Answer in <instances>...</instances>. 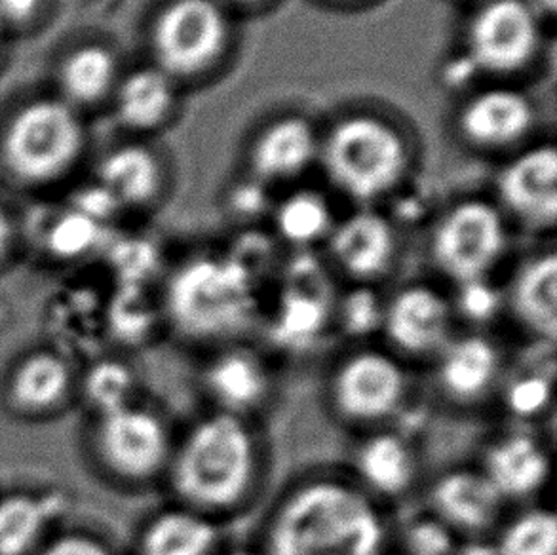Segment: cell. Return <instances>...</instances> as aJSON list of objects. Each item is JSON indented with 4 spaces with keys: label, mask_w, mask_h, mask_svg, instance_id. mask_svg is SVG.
I'll use <instances>...</instances> for the list:
<instances>
[{
    "label": "cell",
    "mask_w": 557,
    "mask_h": 555,
    "mask_svg": "<svg viewBox=\"0 0 557 555\" xmlns=\"http://www.w3.org/2000/svg\"><path fill=\"white\" fill-rule=\"evenodd\" d=\"M394 533L392 508L345 466H312L272 498L256 546L263 555H388Z\"/></svg>",
    "instance_id": "cell-1"
},
{
    "label": "cell",
    "mask_w": 557,
    "mask_h": 555,
    "mask_svg": "<svg viewBox=\"0 0 557 555\" xmlns=\"http://www.w3.org/2000/svg\"><path fill=\"white\" fill-rule=\"evenodd\" d=\"M271 470L261 419L203 407L175 432L164 483L174 503L226 527L261 501Z\"/></svg>",
    "instance_id": "cell-2"
},
{
    "label": "cell",
    "mask_w": 557,
    "mask_h": 555,
    "mask_svg": "<svg viewBox=\"0 0 557 555\" xmlns=\"http://www.w3.org/2000/svg\"><path fill=\"white\" fill-rule=\"evenodd\" d=\"M261 285L231 251L185 257L162 284L159 303L164 328L200 353L259 338L267 307Z\"/></svg>",
    "instance_id": "cell-3"
},
{
    "label": "cell",
    "mask_w": 557,
    "mask_h": 555,
    "mask_svg": "<svg viewBox=\"0 0 557 555\" xmlns=\"http://www.w3.org/2000/svg\"><path fill=\"white\" fill-rule=\"evenodd\" d=\"M414 392V369L379 341L341 346L322 375L325 411L355 435L398 427L413 407Z\"/></svg>",
    "instance_id": "cell-4"
},
{
    "label": "cell",
    "mask_w": 557,
    "mask_h": 555,
    "mask_svg": "<svg viewBox=\"0 0 557 555\" xmlns=\"http://www.w3.org/2000/svg\"><path fill=\"white\" fill-rule=\"evenodd\" d=\"M318 162L341 195L371 206L404 180L409 147L398 126L383 116L347 114L320 136Z\"/></svg>",
    "instance_id": "cell-5"
},
{
    "label": "cell",
    "mask_w": 557,
    "mask_h": 555,
    "mask_svg": "<svg viewBox=\"0 0 557 555\" xmlns=\"http://www.w3.org/2000/svg\"><path fill=\"white\" fill-rule=\"evenodd\" d=\"M325 259L314 251H295L282 264V282L276 295L267 299L259 338L280 361L301 354L333 333V305L337 284Z\"/></svg>",
    "instance_id": "cell-6"
},
{
    "label": "cell",
    "mask_w": 557,
    "mask_h": 555,
    "mask_svg": "<svg viewBox=\"0 0 557 555\" xmlns=\"http://www.w3.org/2000/svg\"><path fill=\"white\" fill-rule=\"evenodd\" d=\"M508 248V219L497 203L467 198L447 208L432 226L430 267L447 287L497 280Z\"/></svg>",
    "instance_id": "cell-7"
},
{
    "label": "cell",
    "mask_w": 557,
    "mask_h": 555,
    "mask_svg": "<svg viewBox=\"0 0 557 555\" xmlns=\"http://www.w3.org/2000/svg\"><path fill=\"white\" fill-rule=\"evenodd\" d=\"M451 287L436 278H413L384 293L379 343L409 368H429L459 333Z\"/></svg>",
    "instance_id": "cell-8"
},
{
    "label": "cell",
    "mask_w": 557,
    "mask_h": 555,
    "mask_svg": "<svg viewBox=\"0 0 557 555\" xmlns=\"http://www.w3.org/2000/svg\"><path fill=\"white\" fill-rule=\"evenodd\" d=\"M512 358L503 338L490 330H459L430 363V388L440 406L475 414L497 404Z\"/></svg>",
    "instance_id": "cell-9"
},
{
    "label": "cell",
    "mask_w": 557,
    "mask_h": 555,
    "mask_svg": "<svg viewBox=\"0 0 557 555\" xmlns=\"http://www.w3.org/2000/svg\"><path fill=\"white\" fill-rule=\"evenodd\" d=\"M231 40L228 8L219 0H170L152 23L157 67L175 83L213 67Z\"/></svg>",
    "instance_id": "cell-10"
},
{
    "label": "cell",
    "mask_w": 557,
    "mask_h": 555,
    "mask_svg": "<svg viewBox=\"0 0 557 555\" xmlns=\"http://www.w3.org/2000/svg\"><path fill=\"white\" fill-rule=\"evenodd\" d=\"M175 432L160 411L129 402L99 414L94 442L101 465L116 480L149 485L152 481H164Z\"/></svg>",
    "instance_id": "cell-11"
},
{
    "label": "cell",
    "mask_w": 557,
    "mask_h": 555,
    "mask_svg": "<svg viewBox=\"0 0 557 555\" xmlns=\"http://www.w3.org/2000/svg\"><path fill=\"white\" fill-rule=\"evenodd\" d=\"M280 360L259 338L202 353L198 386L208 409L261 419L278 392Z\"/></svg>",
    "instance_id": "cell-12"
},
{
    "label": "cell",
    "mask_w": 557,
    "mask_h": 555,
    "mask_svg": "<svg viewBox=\"0 0 557 555\" xmlns=\"http://www.w3.org/2000/svg\"><path fill=\"white\" fill-rule=\"evenodd\" d=\"M83 139V124L73 107L58 99H40L23 107L10 122L4 158L23 180H53L75 162Z\"/></svg>",
    "instance_id": "cell-13"
},
{
    "label": "cell",
    "mask_w": 557,
    "mask_h": 555,
    "mask_svg": "<svg viewBox=\"0 0 557 555\" xmlns=\"http://www.w3.org/2000/svg\"><path fill=\"white\" fill-rule=\"evenodd\" d=\"M543 45V17L528 0H485L465 33L470 65L491 76L528 69Z\"/></svg>",
    "instance_id": "cell-14"
},
{
    "label": "cell",
    "mask_w": 557,
    "mask_h": 555,
    "mask_svg": "<svg viewBox=\"0 0 557 555\" xmlns=\"http://www.w3.org/2000/svg\"><path fill=\"white\" fill-rule=\"evenodd\" d=\"M512 506L475 462H459L434 473L424 489V508L462 544L490 542Z\"/></svg>",
    "instance_id": "cell-15"
},
{
    "label": "cell",
    "mask_w": 557,
    "mask_h": 555,
    "mask_svg": "<svg viewBox=\"0 0 557 555\" xmlns=\"http://www.w3.org/2000/svg\"><path fill=\"white\" fill-rule=\"evenodd\" d=\"M324 249L325 263L343 285L379 287L398 264V231L381 211L360 206L335 221Z\"/></svg>",
    "instance_id": "cell-16"
},
{
    "label": "cell",
    "mask_w": 557,
    "mask_h": 555,
    "mask_svg": "<svg viewBox=\"0 0 557 555\" xmlns=\"http://www.w3.org/2000/svg\"><path fill=\"white\" fill-rule=\"evenodd\" d=\"M554 443L541 428L510 424L483 442L475 465L510 506L539 503L550 485Z\"/></svg>",
    "instance_id": "cell-17"
},
{
    "label": "cell",
    "mask_w": 557,
    "mask_h": 555,
    "mask_svg": "<svg viewBox=\"0 0 557 555\" xmlns=\"http://www.w3.org/2000/svg\"><path fill=\"white\" fill-rule=\"evenodd\" d=\"M503 316L520 343L554 348L557 337L556 249H539L521 259L500 282Z\"/></svg>",
    "instance_id": "cell-18"
},
{
    "label": "cell",
    "mask_w": 557,
    "mask_h": 555,
    "mask_svg": "<svg viewBox=\"0 0 557 555\" xmlns=\"http://www.w3.org/2000/svg\"><path fill=\"white\" fill-rule=\"evenodd\" d=\"M348 472L384 506H396L421 488V451L399 427L356 435Z\"/></svg>",
    "instance_id": "cell-19"
},
{
    "label": "cell",
    "mask_w": 557,
    "mask_h": 555,
    "mask_svg": "<svg viewBox=\"0 0 557 555\" xmlns=\"http://www.w3.org/2000/svg\"><path fill=\"white\" fill-rule=\"evenodd\" d=\"M498 208L529 231H552L557 221V155L554 145L521 150L497 177Z\"/></svg>",
    "instance_id": "cell-20"
},
{
    "label": "cell",
    "mask_w": 557,
    "mask_h": 555,
    "mask_svg": "<svg viewBox=\"0 0 557 555\" xmlns=\"http://www.w3.org/2000/svg\"><path fill=\"white\" fill-rule=\"evenodd\" d=\"M535 119L528 94L510 86H490L460 106L457 128L462 139L478 149H510L531 134Z\"/></svg>",
    "instance_id": "cell-21"
},
{
    "label": "cell",
    "mask_w": 557,
    "mask_h": 555,
    "mask_svg": "<svg viewBox=\"0 0 557 555\" xmlns=\"http://www.w3.org/2000/svg\"><path fill=\"white\" fill-rule=\"evenodd\" d=\"M320 136L299 114L269 122L251 143L249 165L257 180L286 183L301 177L318 162Z\"/></svg>",
    "instance_id": "cell-22"
},
{
    "label": "cell",
    "mask_w": 557,
    "mask_h": 555,
    "mask_svg": "<svg viewBox=\"0 0 557 555\" xmlns=\"http://www.w3.org/2000/svg\"><path fill=\"white\" fill-rule=\"evenodd\" d=\"M225 548V526L183 504L154 511L137 536V555H218Z\"/></svg>",
    "instance_id": "cell-23"
},
{
    "label": "cell",
    "mask_w": 557,
    "mask_h": 555,
    "mask_svg": "<svg viewBox=\"0 0 557 555\" xmlns=\"http://www.w3.org/2000/svg\"><path fill=\"white\" fill-rule=\"evenodd\" d=\"M335 221L327 198L310 188L289 193L272 210L276 238L294 251H314L317 246H324Z\"/></svg>",
    "instance_id": "cell-24"
},
{
    "label": "cell",
    "mask_w": 557,
    "mask_h": 555,
    "mask_svg": "<svg viewBox=\"0 0 557 555\" xmlns=\"http://www.w3.org/2000/svg\"><path fill=\"white\" fill-rule=\"evenodd\" d=\"M177 101V83L162 69H137L116 91V114L132 130H154L168 121Z\"/></svg>",
    "instance_id": "cell-25"
},
{
    "label": "cell",
    "mask_w": 557,
    "mask_h": 555,
    "mask_svg": "<svg viewBox=\"0 0 557 555\" xmlns=\"http://www.w3.org/2000/svg\"><path fill=\"white\" fill-rule=\"evenodd\" d=\"M103 187L121 206H145L159 196L164 172L152 150L124 145L113 150L99 168Z\"/></svg>",
    "instance_id": "cell-26"
},
{
    "label": "cell",
    "mask_w": 557,
    "mask_h": 555,
    "mask_svg": "<svg viewBox=\"0 0 557 555\" xmlns=\"http://www.w3.org/2000/svg\"><path fill=\"white\" fill-rule=\"evenodd\" d=\"M554 373L550 363H531L520 369H508L498 391L497 404L506 419L520 427H543L554 417Z\"/></svg>",
    "instance_id": "cell-27"
},
{
    "label": "cell",
    "mask_w": 557,
    "mask_h": 555,
    "mask_svg": "<svg viewBox=\"0 0 557 555\" xmlns=\"http://www.w3.org/2000/svg\"><path fill=\"white\" fill-rule=\"evenodd\" d=\"M71 386L67 361L53 353L23 358L10 377L8 392L15 407L27 414H45L60 406Z\"/></svg>",
    "instance_id": "cell-28"
},
{
    "label": "cell",
    "mask_w": 557,
    "mask_h": 555,
    "mask_svg": "<svg viewBox=\"0 0 557 555\" xmlns=\"http://www.w3.org/2000/svg\"><path fill=\"white\" fill-rule=\"evenodd\" d=\"M487 546L493 555H557L554 506L541 501L512 506Z\"/></svg>",
    "instance_id": "cell-29"
},
{
    "label": "cell",
    "mask_w": 557,
    "mask_h": 555,
    "mask_svg": "<svg viewBox=\"0 0 557 555\" xmlns=\"http://www.w3.org/2000/svg\"><path fill=\"white\" fill-rule=\"evenodd\" d=\"M384 293L373 285H343L333 305V333L343 345L379 341Z\"/></svg>",
    "instance_id": "cell-30"
},
{
    "label": "cell",
    "mask_w": 557,
    "mask_h": 555,
    "mask_svg": "<svg viewBox=\"0 0 557 555\" xmlns=\"http://www.w3.org/2000/svg\"><path fill=\"white\" fill-rule=\"evenodd\" d=\"M53 506L30 495L0 501V555H25L35 548L52 516Z\"/></svg>",
    "instance_id": "cell-31"
},
{
    "label": "cell",
    "mask_w": 557,
    "mask_h": 555,
    "mask_svg": "<svg viewBox=\"0 0 557 555\" xmlns=\"http://www.w3.org/2000/svg\"><path fill=\"white\" fill-rule=\"evenodd\" d=\"M116 78L113 53L101 46H86L76 50L63 65L61 84L69 98L76 101H96L103 98Z\"/></svg>",
    "instance_id": "cell-32"
},
{
    "label": "cell",
    "mask_w": 557,
    "mask_h": 555,
    "mask_svg": "<svg viewBox=\"0 0 557 555\" xmlns=\"http://www.w3.org/2000/svg\"><path fill=\"white\" fill-rule=\"evenodd\" d=\"M465 544L449 527L422 510L394 533V550L406 555H459Z\"/></svg>",
    "instance_id": "cell-33"
},
{
    "label": "cell",
    "mask_w": 557,
    "mask_h": 555,
    "mask_svg": "<svg viewBox=\"0 0 557 555\" xmlns=\"http://www.w3.org/2000/svg\"><path fill=\"white\" fill-rule=\"evenodd\" d=\"M453 307L460 330H490L503 316V292L498 280H480L451 287Z\"/></svg>",
    "instance_id": "cell-34"
},
{
    "label": "cell",
    "mask_w": 557,
    "mask_h": 555,
    "mask_svg": "<svg viewBox=\"0 0 557 555\" xmlns=\"http://www.w3.org/2000/svg\"><path fill=\"white\" fill-rule=\"evenodd\" d=\"M94 404L101 409L99 414H106L116 407L126 406L134 392V375L126 366L119 361H106L91 371L88 383Z\"/></svg>",
    "instance_id": "cell-35"
},
{
    "label": "cell",
    "mask_w": 557,
    "mask_h": 555,
    "mask_svg": "<svg viewBox=\"0 0 557 555\" xmlns=\"http://www.w3.org/2000/svg\"><path fill=\"white\" fill-rule=\"evenodd\" d=\"M99 238V223L84 215L81 211H73L61 218L52 229V248L61 256H78Z\"/></svg>",
    "instance_id": "cell-36"
},
{
    "label": "cell",
    "mask_w": 557,
    "mask_h": 555,
    "mask_svg": "<svg viewBox=\"0 0 557 555\" xmlns=\"http://www.w3.org/2000/svg\"><path fill=\"white\" fill-rule=\"evenodd\" d=\"M76 203H78V210L76 211H81V213L98 221V223L109 218L121 206L103 185L88 188L86 193L78 196V202Z\"/></svg>",
    "instance_id": "cell-37"
},
{
    "label": "cell",
    "mask_w": 557,
    "mask_h": 555,
    "mask_svg": "<svg viewBox=\"0 0 557 555\" xmlns=\"http://www.w3.org/2000/svg\"><path fill=\"white\" fill-rule=\"evenodd\" d=\"M40 555H113L107 550L103 542L96 541L91 536H81V534H71V536H61L53 541L50 546H46Z\"/></svg>",
    "instance_id": "cell-38"
},
{
    "label": "cell",
    "mask_w": 557,
    "mask_h": 555,
    "mask_svg": "<svg viewBox=\"0 0 557 555\" xmlns=\"http://www.w3.org/2000/svg\"><path fill=\"white\" fill-rule=\"evenodd\" d=\"M40 0H0V23L29 22Z\"/></svg>",
    "instance_id": "cell-39"
},
{
    "label": "cell",
    "mask_w": 557,
    "mask_h": 555,
    "mask_svg": "<svg viewBox=\"0 0 557 555\" xmlns=\"http://www.w3.org/2000/svg\"><path fill=\"white\" fill-rule=\"evenodd\" d=\"M10 240H12V226H10V219L0 206V261H2V257L7 256Z\"/></svg>",
    "instance_id": "cell-40"
},
{
    "label": "cell",
    "mask_w": 557,
    "mask_h": 555,
    "mask_svg": "<svg viewBox=\"0 0 557 555\" xmlns=\"http://www.w3.org/2000/svg\"><path fill=\"white\" fill-rule=\"evenodd\" d=\"M528 2L541 17L556 15L557 0H528Z\"/></svg>",
    "instance_id": "cell-41"
},
{
    "label": "cell",
    "mask_w": 557,
    "mask_h": 555,
    "mask_svg": "<svg viewBox=\"0 0 557 555\" xmlns=\"http://www.w3.org/2000/svg\"><path fill=\"white\" fill-rule=\"evenodd\" d=\"M218 555H263V552L257 548L256 544H249V546H234V548L225 546Z\"/></svg>",
    "instance_id": "cell-42"
},
{
    "label": "cell",
    "mask_w": 557,
    "mask_h": 555,
    "mask_svg": "<svg viewBox=\"0 0 557 555\" xmlns=\"http://www.w3.org/2000/svg\"><path fill=\"white\" fill-rule=\"evenodd\" d=\"M459 555H493L491 554L490 546H487V542H483V544H465L462 548H460Z\"/></svg>",
    "instance_id": "cell-43"
},
{
    "label": "cell",
    "mask_w": 557,
    "mask_h": 555,
    "mask_svg": "<svg viewBox=\"0 0 557 555\" xmlns=\"http://www.w3.org/2000/svg\"><path fill=\"white\" fill-rule=\"evenodd\" d=\"M221 4H225V7H257V4H261L264 0H219Z\"/></svg>",
    "instance_id": "cell-44"
},
{
    "label": "cell",
    "mask_w": 557,
    "mask_h": 555,
    "mask_svg": "<svg viewBox=\"0 0 557 555\" xmlns=\"http://www.w3.org/2000/svg\"><path fill=\"white\" fill-rule=\"evenodd\" d=\"M388 555H406V554H401V552H396V550H392L391 554Z\"/></svg>",
    "instance_id": "cell-45"
},
{
    "label": "cell",
    "mask_w": 557,
    "mask_h": 555,
    "mask_svg": "<svg viewBox=\"0 0 557 555\" xmlns=\"http://www.w3.org/2000/svg\"><path fill=\"white\" fill-rule=\"evenodd\" d=\"M0 38H2V23H0Z\"/></svg>",
    "instance_id": "cell-46"
}]
</instances>
